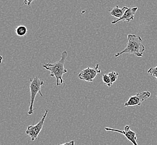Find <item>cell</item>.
Listing matches in <instances>:
<instances>
[{
  "mask_svg": "<svg viewBox=\"0 0 157 145\" xmlns=\"http://www.w3.org/2000/svg\"><path fill=\"white\" fill-rule=\"evenodd\" d=\"M68 56V53L66 51H64L62 53L61 58L59 60L53 64L44 63L43 66L45 69L49 71L50 76L54 77L56 79L57 86L61 85H65V82L63 79V76L64 74L68 72V70L64 66L65 61Z\"/></svg>",
  "mask_w": 157,
  "mask_h": 145,
  "instance_id": "1",
  "label": "cell"
},
{
  "mask_svg": "<svg viewBox=\"0 0 157 145\" xmlns=\"http://www.w3.org/2000/svg\"><path fill=\"white\" fill-rule=\"evenodd\" d=\"M128 38V42L125 48L123 51L115 54V57H120L124 54H132L138 57H143L145 47L143 44V40L141 37L134 34H129Z\"/></svg>",
  "mask_w": 157,
  "mask_h": 145,
  "instance_id": "2",
  "label": "cell"
},
{
  "mask_svg": "<svg viewBox=\"0 0 157 145\" xmlns=\"http://www.w3.org/2000/svg\"><path fill=\"white\" fill-rule=\"evenodd\" d=\"M30 103L29 110V115H32L34 114V103L36 95L39 93L41 97L43 95L41 93V88L42 85H44V82L43 80H40L38 77H35L34 79H30Z\"/></svg>",
  "mask_w": 157,
  "mask_h": 145,
  "instance_id": "3",
  "label": "cell"
},
{
  "mask_svg": "<svg viewBox=\"0 0 157 145\" xmlns=\"http://www.w3.org/2000/svg\"><path fill=\"white\" fill-rule=\"evenodd\" d=\"M48 113H49L48 110H45V112L41 118V120L36 125L29 126L26 129V133L30 137L32 141H34L35 139H38L39 133L41 132V129H43L44 121Z\"/></svg>",
  "mask_w": 157,
  "mask_h": 145,
  "instance_id": "4",
  "label": "cell"
},
{
  "mask_svg": "<svg viewBox=\"0 0 157 145\" xmlns=\"http://www.w3.org/2000/svg\"><path fill=\"white\" fill-rule=\"evenodd\" d=\"M151 93L149 91H142L138 93L135 95L130 97L128 101L126 102L124 105V107H133L141 106L143 102L147 101L151 97Z\"/></svg>",
  "mask_w": 157,
  "mask_h": 145,
  "instance_id": "5",
  "label": "cell"
},
{
  "mask_svg": "<svg viewBox=\"0 0 157 145\" xmlns=\"http://www.w3.org/2000/svg\"><path fill=\"white\" fill-rule=\"evenodd\" d=\"M101 72V70L99 68V64H97L94 68L88 67L82 70V71L79 73L78 78L83 81L91 83L94 80L98 74Z\"/></svg>",
  "mask_w": 157,
  "mask_h": 145,
  "instance_id": "6",
  "label": "cell"
},
{
  "mask_svg": "<svg viewBox=\"0 0 157 145\" xmlns=\"http://www.w3.org/2000/svg\"><path fill=\"white\" fill-rule=\"evenodd\" d=\"M131 127L129 125H126L124 127V130H120V129H115L112 128L110 127H106L105 129L106 131H111V132H116L119 133L123 135L125 137L126 139L129 140V141L132 143L134 145H139L138 142L136 141L137 137H136V133L134 131L131 129Z\"/></svg>",
  "mask_w": 157,
  "mask_h": 145,
  "instance_id": "7",
  "label": "cell"
},
{
  "mask_svg": "<svg viewBox=\"0 0 157 145\" xmlns=\"http://www.w3.org/2000/svg\"><path fill=\"white\" fill-rule=\"evenodd\" d=\"M138 9V7H130V8L129 7L128 9L126 10L124 14L123 15V16L121 18L113 20V21L111 22V24L114 25L120 21H125L128 22L132 21L134 19L135 14Z\"/></svg>",
  "mask_w": 157,
  "mask_h": 145,
  "instance_id": "8",
  "label": "cell"
},
{
  "mask_svg": "<svg viewBox=\"0 0 157 145\" xmlns=\"http://www.w3.org/2000/svg\"><path fill=\"white\" fill-rule=\"evenodd\" d=\"M129 7L126 6H124L123 8H120L119 6H116L115 8L113 9H110L109 12H110L111 15L117 18V19L121 18L124 13L125 12L126 10L128 9Z\"/></svg>",
  "mask_w": 157,
  "mask_h": 145,
  "instance_id": "9",
  "label": "cell"
},
{
  "mask_svg": "<svg viewBox=\"0 0 157 145\" xmlns=\"http://www.w3.org/2000/svg\"><path fill=\"white\" fill-rule=\"evenodd\" d=\"M15 33L16 35L19 37H24L28 32V30L27 28L24 25L17 26L15 28Z\"/></svg>",
  "mask_w": 157,
  "mask_h": 145,
  "instance_id": "10",
  "label": "cell"
},
{
  "mask_svg": "<svg viewBox=\"0 0 157 145\" xmlns=\"http://www.w3.org/2000/svg\"><path fill=\"white\" fill-rule=\"evenodd\" d=\"M108 76L110 77V80L112 85H113V83L116 82L119 76V73L116 72H111L108 74Z\"/></svg>",
  "mask_w": 157,
  "mask_h": 145,
  "instance_id": "11",
  "label": "cell"
},
{
  "mask_svg": "<svg viewBox=\"0 0 157 145\" xmlns=\"http://www.w3.org/2000/svg\"><path fill=\"white\" fill-rule=\"evenodd\" d=\"M102 80H103L104 84L107 85L109 87H111L113 85L111 84L110 77H109V76H108V74H104L102 75Z\"/></svg>",
  "mask_w": 157,
  "mask_h": 145,
  "instance_id": "12",
  "label": "cell"
},
{
  "mask_svg": "<svg viewBox=\"0 0 157 145\" xmlns=\"http://www.w3.org/2000/svg\"><path fill=\"white\" fill-rule=\"evenodd\" d=\"M148 72L150 74L151 76H154L157 80V66L155 67H151L149 68L148 70Z\"/></svg>",
  "mask_w": 157,
  "mask_h": 145,
  "instance_id": "13",
  "label": "cell"
},
{
  "mask_svg": "<svg viewBox=\"0 0 157 145\" xmlns=\"http://www.w3.org/2000/svg\"><path fill=\"white\" fill-rule=\"evenodd\" d=\"M34 1H35V0H24V5H26L29 6H30L31 5L32 2Z\"/></svg>",
  "mask_w": 157,
  "mask_h": 145,
  "instance_id": "14",
  "label": "cell"
},
{
  "mask_svg": "<svg viewBox=\"0 0 157 145\" xmlns=\"http://www.w3.org/2000/svg\"><path fill=\"white\" fill-rule=\"evenodd\" d=\"M59 145H75V141L74 140H72V141H71L69 142H66V143H64L63 144H60Z\"/></svg>",
  "mask_w": 157,
  "mask_h": 145,
  "instance_id": "15",
  "label": "cell"
},
{
  "mask_svg": "<svg viewBox=\"0 0 157 145\" xmlns=\"http://www.w3.org/2000/svg\"><path fill=\"white\" fill-rule=\"evenodd\" d=\"M2 59H3V57H2L1 55H0V65H1V64L2 63Z\"/></svg>",
  "mask_w": 157,
  "mask_h": 145,
  "instance_id": "16",
  "label": "cell"
},
{
  "mask_svg": "<svg viewBox=\"0 0 157 145\" xmlns=\"http://www.w3.org/2000/svg\"></svg>",
  "mask_w": 157,
  "mask_h": 145,
  "instance_id": "17",
  "label": "cell"
}]
</instances>
